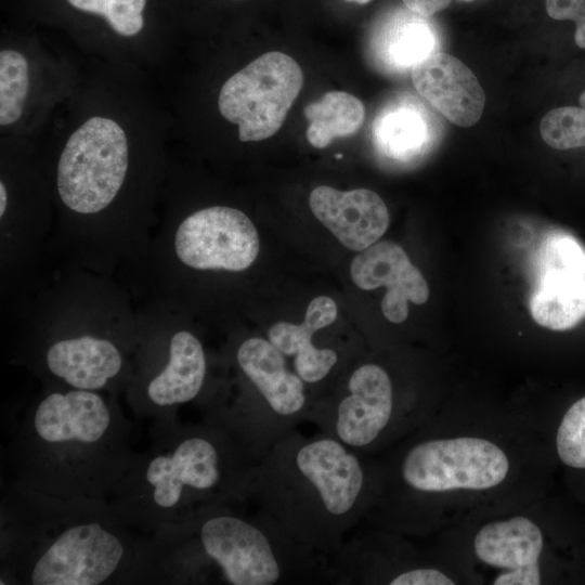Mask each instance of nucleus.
<instances>
[{"mask_svg": "<svg viewBox=\"0 0 585 585\" xmlns=\"http://www.w3.org/2000/svg\"><path fill=\"white\" fill-rule=\"evenodd\" d=\"M494 585H538L541 584V573L538 567L526 568L515 571H504L495 581Z\"/></svg>", "mask_w": 585, "mask_h": 585, "instance_id": "27", "label": "nucleus"}, {"mask_svg": "<svg viewBox=\"0 0 585 585\" xmlns=\"http://www.w3.org/2000/svg\"><path fill=\"white\" fill-rule=\"evenodd\" d=\"M438 46L435 31L417 14L392 20L377 34L372 49L382 68L404 73L438 52Z\"/></svg>", "mask_w": 585, "mask_h": 585, "instance_id": "19", "label": "nucleus"}, {"mask_svg": "<svg viewBox=\"0 0 585 585\" xmlns=\"http://www.w3.org/2000/svg\"><path fill=\"white\" fill-rule=\"evenodd\" d=\"M509 469L505 452L473 437L422 440L403 455L399 477L414 493L487 490L502 483Z\"/></svg>", "mask_w": 585, "mask_h": 585, "instance_id": "9", "label": "nucleus"}, {"mask_svg": "<svg viewBox=\"0 0 585 585\" xmlns=\"http://www.w3.org/2000/svg\"><path fill=\"white\" fill-rule=\"evenodd\" d=\"M152 315L166 348V359L145 388L157 406L190 402L202 391L207 361L199 338L179 323L178 304L161 298L142 299Z\"/></svg>", "mask_w": 585, "mask_h": 585, "instance_id": "10", "label": "nucleus"}, {"mask_svg": "<svg viewBox=\"0 0 585 585\" xmlns=\"http://www.w3.org/2000/svg\"><path fill=\"white\" fill-rule=\"evenodd\" d=\"M530 299L534 321L552 330H566L585 318V276L540 273Z\"/></svg>", "mask_w": 585, "mask_h": 585, "instance_id": "20", "label": "nucleus"}, {"mask_svg": "<svg viewBox=\"0 0 585 585\" xmlns=\"http://www.w3.org/2000/svg\"><path fill=\"white\" fill-rule=\"evenodd\" d=\"M309 121L307 139L309 143L323 148L333 139L354 134L362 126L365 115L363 103L348 92L332 91L317 102L304 107Z\"/></svg>", "mask_w": 585, "mask_h": 585, "instance_id": "21", "label": "nucleus"}, {"mask_svg": "<svg viewBox=\"0 0 585 585\" xmlns=\"http://www.w3.org/2000/svg\"><path fill=\"white\" fill-rule=\"evenodd\" d=\"M537 273H571L585 276V251L571 236L552 234L537 255Z\"/></svg>", "mask_w": 585, "mask_h": 585, "instance_id": "23", "label": "nucleus"}, {"mask_svg": "<svg viewBox=\"0 0 585 585\" xmlns=\"http://www.w3.org/2000/svg\"><path fill=\"white\" fill-rule=\"evenodd\" d=\"M110 422L103 398L92 390L76 389L48 394L37 406L34 426L47 442L100 440Z\"/></svg>", "mask_w": 585, "mask_h": 585, "instance_id": "15", "label": "nucleus"}, {"mask_svg": "<svg viewBox=\"0 0 585 585\" xmlns=\"http://www.w3.org/2000/svg\"><path fill=\"white\" fill-rule=\"evenodd\" d=\"M545 6L551 18L570 20L575 23V43L578 48L585 49V0H546Z\"/></svg>", "mask_w": 585, "mask_h": 585, "instance_id": "25", "label": "nucleus"}, {"mask_svg": "<svg viewBox=\"0 0 585 585\" xmlns=\"http://www.w3.org/2000/svg\"><path fill=\"white\" fill-rule=\"evenodd\" d=\"M54 229L50 183L31 140L1 138V274L17 278L30 271Z\"/></svg>", "mask_w": 585, "mask_h": 585, "instance_id": "5", "label": "nucleus"}, {"mask_svg": "<svg viewBox=\"0 0 585 585\" xmlns=\"http://www.w3.org/2000/svg\"><path fill=\"white\" fill-rule=\"evenodd\" d=\"M404 5L413 13L429 17L445 9L451 0H402Z\"/></svg>", "mask_w": 585, "mask_h": 585, "instance_id": "28", "label": "nucleus"}, {"mask_svg": "<svg viewBox=\"0 0 585 585\" xmlns=\"http://www.w3.org/2000/svg\"><path fill=\"white\" fill-rule=\"evenodd\" d=\"M83 68L74 56L35 39H2L1 138L34 140L73 94Z\"/></svg>", "mask_w": 585, "mask_h": 585, "instance_id": "4", "label": "nucleus"}, {"mask_svg": "<svg viewBox=\"0 0 585 585\" xmlns=\"http://www.w3.org/2000/svg\"><path fill=\"white\" fill-rule=\"evenodd\" d=\"M123 556L119 538L98 523L63 532L35 562V585H96L106 581Z\"/></svg>", "mask_w": 585, "mask_h": 585, "instance_id": "11", "label": "nucleus"}, {"mask_svg": "<svg viewBox=\"0 0 585 585\" xmlns=\"http://www.w3.org/2000/svg\"><path fill=\"white\" fill-rule=\"evenodd\" d=\"M236 362L257 393L245 424V434L263 453L278 439L308 421L313 402L304 381L288 369L284 354L260 337L244 340Z\"/></svg>", "mask_w": 585, "mask_h": 585, "instance_id": "8", "label": "nucleus"}, {"mask_svg": "<svg viewBox=\"0 0 585 585\" xmlns=\"http://www.w3.org/2000/svg\"><path fill=\"white\" fill-rule=\"evenodd\" d=\"M75 14L92 24L79 51L150 78H168L172 48L154 34L146 18L150 0H64Z\"/></svg>", "mask_w": 585, "mask_h": 585, "instance_id": "7", "label": "nucleus"}, {"mask_svg": "<svg viewBox=\"0 0 585 585\" xmlns=\"http://www.w3.org/2000/svg\"><path fill=\"white\" fill-rule=\"evenodd\" d=\"M580 104L585 108V91L580 96Z\"/></svg>", "mask_w": 585, "mask_h": 585, "instance_id": "30", "label": "nucleus"}, {"mask_svg": "<svg viewBox=\"0 0 585 585\" xmlns=\"http://www.w3.org/2000/svg\"><path fill=\"white\" fill-rule=\"evenodd\" d=\"M418 93L453 123L474 125L482 116L485 94L474 74L453 55L435 52L412 69Z\"/></svg>", "mask_w": 585, "mask_h": 585, "instance_id": "14", "label": "nucleus"}, {"mask_svg": "<svg viewBox=\"0 0 585 585\" xmlns=\"http://www.w3.org/2000/svg\"><path fill=\"white\" fill-rule=\"evenodd\" d=\"M346 1H348V2H356L359 4H365V3H368L372 0H346Z\"/></svg>", "mask_w": 585, "mask_h": 585, "instance_id": "29", "label": "nucleus"}, {"mask_svg": "<svg viewBox=\"0 0 585 585\" xmlns=\"http://www.w3.org/2000/svg\"><path fill=\"white\" fill-rule=\"evenodd\" d=\"M543 544L540 528L521 516L485 524L473 541L477 557L504 571L538 567Z\"/></svg>", "mask_w": 585, "mask_h": 585, "instance_id": "17", "label": "nucleus"}, {"mask_svg": "<svg viewBox=\"0 0 585 585\" xmlns=\"http://www.w3.org/2000/svg\"><path fill=\"white\" fill-rule=\"evenodd\" d=\"M541 135L556 150L585 146V108L564 106L549 110L541 121Z\"/></svg>", "mask_w": 585, "mask_h": 585, "instance_id": "22", "label": "nucleus"}, {"mask_svg": "<svg viewBox=\"0 0 585 585\" xmlns=\"http://www.w3.org/2000/svg\"><path fill=\"white\" fill-rule=\"evenodd\" d=\"M374 481L363 455L321 431L308 437L296 429L268 448L249 497L330 561L374 503Z\"/></svg>", "mask_w": 585, "mask_h": 585, "instance_id": "2", "label": "nucleus"}, {"mask_svg": "<svg viewBox=\"0 0 585 585\" xmlns=\"http://www.w3.org/2000/svg\"><path fill=\"white\" fill-rule=\"evenodd\" d=\"M234 1H243V0H234Z\"/></svg>", "mask_w": 585, "mask_h": 585, "instance_id": "32", "label": "nucleus"}, {"mask_svg": "<svg viewBox=\"0 0 585 585\" xmlns=\"http://www.w3.org/2000/svg\"><path fill=\"white\" fill-rule=\"evenodd\" d=\"M152 82L89 58L31 140L52 193L50 242L67 263L112 275L138 258L158 222L173 126Z\"/></svg>", "mask_w": 585, "mask_h": 585, "instance_id": "1", "label": "nucleus"}, {"mask_svg": "<svg viewBox=\"0 0 585 585\" xmlns=\"http://www.w3.org/2000/svg\"><path fill=\"white\" fill-rule=\"evenodd\" d=\"M443 572L432 568H415L395 577L390 585H454Z\"/></svg>", "mask_w": 585, "mask_h": 585, "instance_id": "26", "label": "nucleus"}, {"mask_svg": "<svg viewBox=\"0 0 585 585\" xmlns=\"http://www.w3.org/2000/svg\"><path fill=\"white\" fill-rule=\"evenodd\" d=\"M460 1H465V2H471V1H473V0H460Z\"/></svg>", "mask_w": 585, "mask_h": 585, "instance_id": "31", "label": "nucleus"}, {"mask_svg": "<svg viewBox=\"0 0 585 585\" xmlns=\"http://www.w3.org/2000/svg\"><path fill=\"white\" fill-rule=\"evenodd\" d=\"M302 83V70L291 56L269 52L222 83L217 108L236 126L240 142L261 141L278 131Z\"/></svg>", "mask_w": 585, "mask_h": 585, "instance_id": "6", "label": "nucleus"}, {"mask_svg": "<svg viewBox=\"0 0 585 585\" xmlns=\"http://www.w3.org/2000/svg\"><path fill=\"white\" fill-rule=\"evenodd\" d=\"M313 214L347 248L364 250L389 226V211L378 194L367 188L341 192L315 187L309 197Z\"/></svg>", "mask_w": 585, "mask_h": 585, "instance_id": "13", "label": "nucleus"}, {"mask_svg": "<svg viewBox=\"0 0 585 585\" xmlns=\"http://www.w3.org/2000/svg\"><path fill=\"white\" fill-rule=\"evenodd\" d=\"M350 273L361 289L387 287L381 311L392 323L406 320L408 301L422 304L429 298V287L420 271L402 247L391 242H376L362 250L352 260Z\"/></svg>", "mask_w": 585, "mask_h": 585, "instance_id": "12", "label": "nucleus"}, {"mask_svg": "<svg viewBox=\"0 0 585 585\" xmlns=\"http://www.w3.org/2000/svg\"><path fill=\"white\" fill-rule=\"evenodd\" d=\"M337 316L335 301L326 296L314 298L301 324L278 322L268 332L269 340L284 354L294 356L297 375L307 384L326 379L338 363V354L330 348L320 349L312 342L313 335L330 325Z\"/></svg>", "mask_w": 585, "mask_h": 585, "instance_id": "16", "label": "nucleus"}, {"mask_svg": "<svg viewBox=\"0 0 585 585\" xmlns=\"http://www.w3.org/2000/svg\"><path fill=\"white\" fill-rule=\"evenodd\" d=\"M434 128L419 105L401 101L384 109L373 123L376 148L395 160H408L422 154L432 143Z\"/></svg>", "mask_w": 585, "mask_h": 585, "instance_id": "18", "label": "nucleus"}, {"mask_svg": "<svg viewBox=\"0 0 585 585\" xmlns=\"http://www.w3.org/2000/svg\"><path fill=\"white\" fill-rule=\"evenodd\" d=\"M198 542L232 585L328 582L329 559L290 536L270 515L242 516L222 505L204 509Z\"/></svg>", "mask_w": 585, "mask_h": 585, "instance_id": "3", "label": "nucleus"}, {"mask_svg": "<svg viewBox=\"0 0 585 585\" xmlns=\"http://www.w3.org/2000/svg\"><path fill=\"white\" fill-rule=\"evenodd\" d=\"M560 459L573 468H585V396L564 414L556 438Z\"/></svg>", "mask_w": 585, "mask_h": 585, "instance_id": "24", "label": "nucleus"}]
</instances>
